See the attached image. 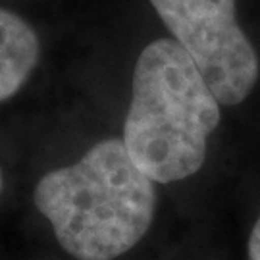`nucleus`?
Masks as SVG:
<instances>
[{
	"label": "nucleus",
	"mask_w": 260,
	"mask_h": 260,
	"mask_svg": "<svg viewBox=\"0 0 260 260\" xmlns=\"http://www.w3.org/2000/svg\"><path fill=\"white\" fill-rule=\"evenodd\" d=\"M220 120L218 99L174 39L141 50L121 141L143 174L158 183L195 176Z\"/></svg>",
	"instance_id": "f03ea898"
},
{
	"label": "nucleus",
	"mask_w": 260,
	"mask_h": 260,
	"mask_svg": "<svg viewBox=\"0 0 260 260\" xmlns=\"http://www.w3.org/2000/svg\"><path fill=\"white\" fill-rule=\"evenodd\" d=\"M33 201L58 243L77 260H114L131 251L156 210L154 181L121 139L101 141L75 164L48 172Z\"/></svg>",
	"instance_id": "f257e3e1"
},
{
	"label": "nucleus",
	"mask_w": 260,
	"mask_h": 260,
	"mask_svg": "<svg viewBox=\"0 0 260 260\" xmlns=\"http://www.w3.org/2000/svg\"><path fill=\"white\" fill-rule=\"evenodd\" d=\"M249 260H260V218L256 220L249 237Z\"/></svg>",
	"instance_id": "39448f33"
},
{
	"label": "nucleus",
	"mask_w": 260,
	"mask_h": 260,
	"mask_svg": "<svg viewBox=\"0 0 260 260\" xmlns=\"http://www.w3.org/2000/svg\"><path fill=\"white\" fill-rule=\"evenodd\" d=\"M41 45L23 18L0 8V103L23 87L39 62Z\"/></svg>",
	"instance_id": "20e7f679"
},
{
	"label": "nucleus",
	"mask_w": 260,
	"mask_h": 260,
	"mask_svg": "<svg viewBox=\"0 0 260 260\" xmlns=\"http://www.w3.org/2000/svg\"><path fill=\"white\" fill-rule=\"evenodd\" d=\"M0 191H2V170H0Z\"/></svg>",
	"instance_id": "423d86ee"
},
{
	"label": "nucleus",
	"mask_w": 260,
	"mask_h": 260,
	"mask_svg": "<svg viewBox=\"0 0 260 260\" xmlns=\"http://www.w3.org/2000/svg\"><path fill=\"white\" fill-rule=\"evenodd\" d=\"M223 106L241 104L258 79V58L237 23V0H150Z\"/></svg>",
	"instance_id": "7ed1b4c3"
}]
</instances>
